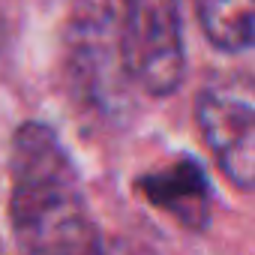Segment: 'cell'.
I'll return each instance as SVG.
<instances>
[{
    "label": "cell",
    "mask_w": 255,
    "mask_h": 255,
    "mask_svg": "<svg viewBox=\"0 0 255 255\" xmlns=\"http://www.w3.org/2000/svg\"><path fill=\"white\" fill-rule=\"evenodd\" d=\"M9 219L21 255H105L69 153L36 120L12 135Z\"/></svg>",
    "instance_id": "6da1fadb"
},
{
    "label": "cell",
    "mask_w": 255,
    "mask_h": 255,
    "mask_svg": "<svg viewBox=\"0 0 255 255\" xmlns=\"http://www.w3.org/2000/svg\"><path fill=\"white\" fill-rule=\"evenodd\" d=\"M123 72L147 96H171L186 75L180 0H120Z\"/></svg>",
    "instance_id": "7a4b0ae2"
},
{
    "label": "cell",
    "mask_w": 255,
    "mask_h": 255,
    "mask_svg": "<svg viewBox=\"0 0 255 255\" xmlns=\"http://www.w3.org/2000/svg\"><path fill=\"white\" fill-rule=\"evenodd\" d=\"M195 123L219 171L243 192L255 180V102L249 75H225L201 87Z\"/></svg>",
    "instance_id": "3957f363"
},
{
    "label": "cell",
    "mask_w": 255,
    "mask_h": 255,
    "mask_svg": "<svg viewBox=\"0 0 255 255\" xmlns=\"http://www.w3.org/2000/svg\"><path fill=\"white\" fill-rule=\"evenodd\" d=\"M69 75L72 90L96 111L114 108L120 99L123 60L117 45V21L111 0H78L69 21Z\"/></svg>",
    "instance_id": "277c9868"
},
{
    "label": "cell",
    "mask_w": 255,
    "mask_h": 255,
    "mask_svg": "<svg viewBox=\"0 0 255 255\" xmlns=\"http://www.w3.org/2000/svg\"><path fill=\"white\" fill-rule=\"evenodd\" d=\"M138 192L144 201H150L156 210L168 213L189 231H201L210 222V186L204 168L183 156L153 174L138 177Z\"/></svg>",
    "instance_id": "5b68a950"
},
{
    "label": "cell",
    "mask_w": 255,
    "mask_h": 255,
    "mask_svg": "<svg viewBox=\"0 0 255 255\" xmlns=\"http://www.w3.org/2000/svg\"><path fill=\"white\" fill-rule=\"evenodd\" d=\"M198 24L213 48L225 54L249 51L255 0H192Z\"/></svg>",
    "instance_id": "8992f818"
},
{
    "label": "cell",
    "mask_w": 255,
    "mask_h": 255,
    "mask_svg": "<svg viewBox=\"0 0 255 255\" xmlns=\"http://www.w3.org/2000/svg\"><path fill=\"white\" fill-rule=\"evenodd\" d=\"M0 255H6V252H3V249H0Z\"/></svg>",
    "instance_id": "52a82bcc"
}]
</instances>
